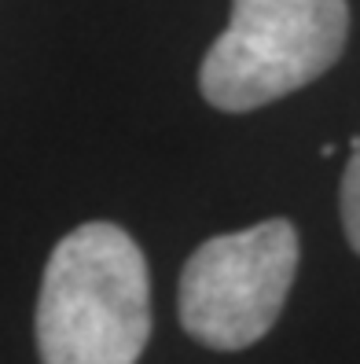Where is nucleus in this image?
Wrapping results in <instances>:
<instances>
[{"mask_svg":"<svg viewBox=\"0 0 360 364\" xmlns=\"http://www.w3.org/2000/svg\"><path fill=\"white\" fill-rule=\"evenodd\" d=\"M40 364H136L151 338V276L125 228L89 221L62 235L40 276Z\"/></svg>","mask_w":360,"mask_h":364,"instance_id":"1","label":"nucleus"},{"mask_svg":"<svg viewBox=\"0 0 360 364\" xmlns=\"http://www.w3.org/2000/svg\"><path fill=\"white\" fill-rule=\"evenodd\" d=\"M349 37L346 0H231L224 33L199 67L202 100L243 114L327 74Z\"/></svg>","mask_w":360,"mask_h":364,"instance_id":"2","label":"nucleus"},{"mask_svg":"<svg viewBox=\"0 0 360 364\" xmlns=\"http://www.w3.org/2000/svg\"><path fill=\"white\" fill-rule=\"evenodd\" d=\"M298 258V228L287 218L206 240L180 272V328L206 350L253 346L280 320Z\"/></svg>","mask_w":360,"mask_h":364,"instance_id":"3","label":"nucleus"},{"mask_svg":"<svg viewBox=\"0 0 360 364\" xmlns=\"http://www.w3.org/2000/svg\"><path fill=\"white\" fill-rule=\"evenodd\" d=\"M338 206H342V228L349 247L360 254V136L353 140V155L346 162L342 188H338Z\"/></svg>","mask_w":360,"mask_h":364,"instance_id":"4","label":"nucleus"}]
</instances>
